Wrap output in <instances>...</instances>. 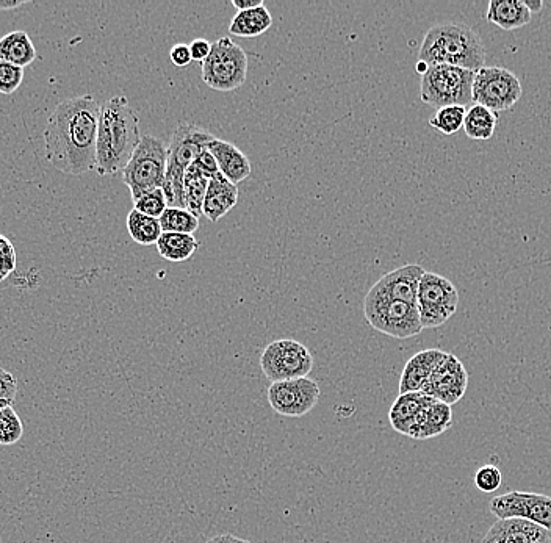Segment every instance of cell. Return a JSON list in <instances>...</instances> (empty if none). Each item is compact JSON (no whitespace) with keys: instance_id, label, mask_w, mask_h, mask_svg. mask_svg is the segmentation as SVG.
Instances as JSON below:
<instances>
[{"instance_id":"cell-1","label":"cell","mask_w":551,"mask_h":543,"mask_svg":"<svg viewBox=\"0 0 551 543\" xmlns=\"http://www.w3.org/2000/svg\"><path fill=\"white\" fill-rule=\"evenodd\" d=\"M101 105L91 94L65 99L55 107L44 132L47 162L69 176L96 170Z\"/></svg>"},{"instance_id":"cell-2","label":"cell","mask_w":551,"mask_h":543,"mask_svg":"<svg viewBox=\"0 0 551 543\" xmlns=\"http://www.w3.org/2000/svg\"><path fill=\"white\" fill-rule=\"evenodd\" d=\"M140 118L126 96H113L101 108L96 171L99 176H116L126 170L141 141Z\"/></svg>"},{"instance_id":"cell-3","label":"cell","mask_w":551,"mask_h":543,"mask_svg":"<svg viewBox=\"0 0 551 543\" xmlns=\"http://www.w3.org/2000/svg\"><path fill=\"white\" fill-rule=\"evenodd\" d=\"M418 62L428 66H458L476 72L484 68L486 49L478 33L464 22H440L426 32Z\"/></svg>"},{"instance_id":"cell-4","label":"cell","mask_w":551,"mask_h":543,"mask_svg":"<svg viewBox=\"0 0 551 543\" xmlns=\"http://www.w3.org/2000/svg\"><path fill=\"white\" fill-rule=\"evenodd\" d=\"M215 135L209 130L182 123L174 130L168 144V163H166V177L163 191L170 207L185 209L184 180L188 168L198 159L202 151L209 148L215 140Z\"/></svg>"},{"instance_id":"cell-5","label":"cell","mask_w":551,"mask_h":543,"mask_svg":"<svg viewBox=\"0 0 551 543\" xmlns=\"http://www.w3.org/2000/svg\"><path fill=\"white\" fill-rule=\"evenodd\" d=\"M168 163V146L154 135L141 138L126 170L121 173L124 184L130 190L132 201H138L149 191L163 188Z\"/></svg>"},{"instance_id":"cell-6","label":"cell","mask_w":551,"mask_h":543,"mask_svg":"<svg viewBox=\"0 0 551 543\" xmlns=\"http://www.w3.org/2000/svg\"><path fill=\"white\" fill-rule=\"evenodd\" d=\"M475 71L451 65L429 66L420 82V98L429 107H450L473 102Z\"/></svg>"},{"instance_id":"cell-7","label":"cell","mask_w":551,"mask_h":543,"mask_svg":"<svg viewBox=\"0 0 551 543\" xmlns=\"http://www.w3.org/2000/svg\"><path fill=\"white\" fill-rule=\"evenodd\" d=\"M364 313L371 328L392 339H411L423 331L417 306L386 298L371 290L365 296Z\"/></svg>"},{"instance_id":"cell-8","label":"cell","mask_w":551,"mask_h":543,"mask_svg":"<svg viewBox=\"0 0 551 543\" xmlns=\"http://www.w3.org/2000/svg\"><path fill=\"white\" fill-rule=\"evenodd\" d=\"M202 80L207 87L221 93L238 90L248 77V55L232 38H220L201 65Z\"/></svg>"},{"instance_id":"cell-9","label":"cell","mask_w":551,"mask_h":543,"mask_svg":"<svg viewBox=\"0 0 551 543\" xmlns=\"http://www.w3.org/2000/svg\"><path fill=\"white\" fill-rule=\"evenodd\" d=\"M459 306V292L447 277L426 271L418 285L417 309L423 329L439 328L453 317Z\"/></svg>"},{"instance_id":"cell-10","label":"cell","mask_w":551,"mask_h":543,"mask_svg":"<svg viewBox=\"0 0 551 543\" xmlns=\"http://www.w3.org/2000/svg\"><path fill=\"white\" fill-rule=\"evenodd\" d=\"M519 77L501 66H484L476 71L473 82V102L494 113L511 110L522 98Z\"/></svg>"},{"instance_id":"cell-11","label":"cell","mask_w":551,"mask_h":543,"mask_svg":"<svg viewBox=\"0 0 551 543\" xmlns=\"http://www.w3.org/2000/svg\"><path fill=\"white\" fill-rule=\"evenodd\" d=\"M260 368L271 382L307 378L314 368V356L296 340H274L263 349Z\"/></svg>"},{"instance_id":"cell-12","label":"cell","mask_w":551,"mask_h":543,"mask_svg":"<svg viewBox=\"0 0 551 543\" xmlns=\"http://www.w3.org/2000/svg\"><path fill=\"white\" fill-rule=\"evenodd\" d=\"M320 385L310 378L271 382L268 403L279 415L299 418L309 414L320 400Z\"/></svg>"},{"instance_id":"cell-13","label":"cell","mask_w":551,"mask_h":543,"mask_svg":"<svg viewBox=\"0 0 551 543\" xmlns=\"http://www.w3.org/2000/svg\"><path fill=\"white\" fill-rule=\"evenodd\" d=\"M490 512L501 518H522L551 531V497L542 493L508 492L490 501Z\"/></svg>"},{"instance_id":"cell-14","label":"cell","mask_w":551,"mask_h":543,"mask_svg":"<svg viewBox=\"0 0 551 543\" xmlns=\"http://www.w3.org/2000/svg\"><path fill=\"white\" fill-rule=\"evenodd\" d=\"M469 387V373L454 354L447 353L434 368L422 392L434 400L453 406L464 398Z\"/></svg>"},{"instance_id":"cell-15","label":"cell","mask_w":551,"mask_h":543,"mask_svg":"<svg viewBox=\"0 0 551 543\" xmlns=\"http://www.w3.org/2000/svg\"><path fill=\"white\" fill-rule=\"evenodd\" d=\"M425 273L426 270L422 265L407 263L397 270L384 274L370 290L386 298L417 306L418 285Z\"/></svg>"},{"instance_id":"cell-16","label":"cell","mask_w":551,"mask_h":543,"mask_svg":"<svg viewBox=\"0 0 551 543\" xmlns=\"http://www.w3.org/2000/svg\"><path fill=\"white\" fill-rule=\"evenodd\" d=\"M481 543H551V531L522 518H501Z\"/></svg>"},{"instance_id":"cell-17","label":"cell","mask_w":551,"mask_h":543,"mask_svg":"<svg viewBox=\"0 0 551 543\" xmlns=\"http://www.w3.org/2000/svg\"><path fill=\"white\" fill-rule=\"evenodd\" d=\"M445 351L440 349H426L412 356L404 365L400 379V395L404 393L422 392L428 379L431 378L434 368L445 357Z\"/></svg>"},{"instance_id":"cell-18","label":"cell","mask_w":551,"mask_h":543,"mask_svg":"<svg viewBox=\"0 0 551 543\" xmlns=\"http://www.w3.org/2000/svg\"><path fill=\"white\" fill-rule=\"evenodd\" d=\"M207 149L217 160L220 173L232 184L238 185L251 176V162L235 144L215 138Z\"/></svg>"},{"instance_id":"cell-19","label":"cell","mask_w":551,"mask_h":543,"mask_svg":"<svg viewBox=\"0 0 551 543\" xmlns=\"http://www.w3.org/2000/svg\"><path fill=\"white\" fill-rule=\"evenodd\" d=\"M238 202V187L223 174H217L209 180L206 199L202 205V215L206 216L210 223H218L221 218L234 209Z\"/></svg>"},{"instance_id":"cell-20","label":"cell","mask_w":551,"mask_h":543,"mask_svg":"<svg viewBox=\"0 0 551 543\" xmlns=\"http://www.w3.org/2000/svg\"><path fill=\"white\" fill-rule=\"evenodd\" d=\"M431 400L433 398L423 392L404 393V395L398 396L390 407V425L395 431L409 437L412 428L417 423V418L420 417L422 410L428 406Z\"/></svg>"},{"instance_id":"cell-21","label":"cell","mask_w":551,"mask_h":543,"mask_svg":"<svg viewBox=\"0 0 551 543\" xmlns=\"http://www.w3.org/2000/svg\"><path fill=\"white\" fill-rule=\"evenodd\" d=\"M451 423H453L451 406L433 398L417 418V423L412 428L409 437L415 440L434 439L450 429Z\"/></svg>"},{"instance_id":"cell-22","label":"cell","mask_w":551,"mask_h":543,"mask_svg":"<svg viewBox=\"0 0 551 543\" xmlns=\"http://www.w3.org/2000/svg\"><path fill=\"white\" fill-rule=\"evenodd\" d=\"M486 18L501 30L511 32L528 26L533 13L523 0H490Z\"/></svg>"},{"instance_id":"cell-23","label":"cell","mask_w":551,"mask_h":543,"mask_svg":"<svg viewBox=\"0 0 551 543\" xmlns=\"http://www.w3.org/2000/svg\"><path fill=\"white\" fill-rule=\"evenodd\" d=\"M0 60L24 69L37 60V49L26 32L16 30L0 38Z\"/></svg>"},{"instance_id":"cell-24","label":"cell","mask_w":551,"mask_h":543,"mask_svg":"<svg viewBox=\"0 0 551 543\" xmlns=\"http://www.w3.org/2000/svg\"><path fill=\"white\" fill-rule=\"evenodd\" d=\"M273 26V16L265 4L248 11H238L232 18L229 33L242 38H257Z\"/></svg>"},{"instance_id":"cell-25","label":"cell","mask_w":551,"mask_h":543,"mask_svg":"<svg viewBox=\"0 0 551 543\" xmlns=\"http://www.w3.org/2000/svg\"><path fill=\"white\" fill-rule=\"evenodd\" d=\"M155 246H157V251L163 259L168 260V262L182 263L190 259L201 248V243L196 240L195 235L163 232Z\"/></svg>"},{"instance_id":"cell-26","label":"cell","mask_w":551,"mask_h":543,"mask_svg":"<svg viewBox=\"0 0 551 543\" xmlns=\"http://www.w3.org/2000/svg\"><path fill=\"white\" fill-rule=\"evenodd\" d=\"M497 123V113L483 107V105L475 104L467 110V115H465L464 132L472 140H490L494 137Z\"/></svg>"},{"instance_id":"cell-27","label":"cell","mask_w":551,"mask_h":543,"mask_svg":"<svg viewBox=\"0 0 551 543\" xmlns=\"http://www.w3.org/2000/svg\"><path fill=\"white\" fill-rule=\"evenodd\" d=\"M127 231L135 243L143 246L157 245L163 234L160 220L143 215L135 209L127 215Z\"/></svg>"},{"instance_id":"cell-28","label":"cell","mask_w":551,"mask_h":543,"mask_svg":"<svg viewBox=\"0 0 551 543\" xmlns=\"http://www.w3.org/2000/svg\"><path fill=\"white\" fill-rule=\"evenodd\" d=\"M209 180L210 179H207L195 165H191L190 168H188L187 174H185V209H187L191 215H195L196 218L202 216V205H204V199H206Z\"/></svg>"},{"instance_id":"cell-29","label":"cell","mask_w":551,"mask_h":543,"mask_svg":"<svg viewBox=\"0 0 551 543\" xmlns=\"http://www.w3.org/2000/svg\"><path fill=\"white\" fill-rule=\"evenodd\" d=\"M465 115L467 107L462 105L439 108L436 115L429 119V126L443 135L458 134L459 130L464 129Z\"/></svg>"},{"instance_id":"cell-30","label":"cell","mask_w":551,"mask_h":543,"mask_svg":"<svg viewBox=\"0 0 551 543\" xmlns=\"http://www.w3.org/2000/svg\"><path fill=\"white\" fill-rule=\"evenodd\" d=\"M160 224H162L163 232L195 235V232L199 229V218L191 215L187 209L168 207L162 218H160Z\"/></svg>"},{"instance_id":"cell-31","label":"cell","mask_w":551,"mask_h":543,"mask_svg":"<svg viewBox=\"0 0 551 543\" xmlns=\"http://www.w3.org/2000/svg\"><path fill=\"white\" fill-rule=\"evenodd\" d=\"M22 434L24 425L16 410L11 406L0 410V445H15L22 439Z\"/></svg>"},{"instance_id":"cell-32","label":"cell","mask_w":551,"mask_h":543,"mask_svg":"<svg viewBox=\"0 0 551 543\" xmlns=\"http://www.w3.org/2000/svg\"><path fill=\"white\" fill-rule=\"evenodd\" d=\"M170 205H168V199H166L165 191L163 188H157V190L149 191L145 196H141L138 201L134 202V209L143 215L151 216V218H157L160 220L163 213L166 212Z\"/></svg>"},{"instance_id":"cell-33","label":"cell","mask_w":551,"mask_h":543,"mask_svg":"<svg viewBox=\"0 0 551 543\" xmlns=\"http://www.w3.org/2000/svg\"><path fill=\"white\" fill-rule=\"evenodd\" d=\"M24 69L0 60V94H13L21 87Z\"/></svg>"},{"instance_id":"cell-34","label":"cell","mask_w":551,"mask_h":543,"mask_svg":"<svg viewBox=\"0 0 551 543\" xmlns=\"http://www.w3.org/2000/svg\"><path fill=\"white\" fill-rule=\"evenodd\" d=\"M503 476L495 465H484L475 473V486L479 492L492 493L500 489Z\"/></svg>"},{"instance_id":"cell-35","label":"cell","mask_w":551,"mask_h":543,"mask_svg":"<svg viewBox=\"0 0 551 543\" xmlns=\"http://www.w3.org/2000/svg\"><path fill=\"white\" fill-rule=\"evenodd\" d=\"M16 257L15 245L5 235H0V282L15 273Z\"/></svg>"},{"instance_id":"cell-36","label":"cell","mask_w":551,"mask_h":543,"mask_svg":"<svg viewBox=\"0 0 551 543\" xmlns=\"http://www.w3.org/2000/svg\"><path fill=\"white\" fill-rule=\"evenodd\" d=\"M18 393V379L10 371L0 368V401H15Z\"/></svg>"},{"instance_id":"cell-37","label":"cell","mask_w":551,"mask_h":543,"mask_svg":"<svg viewBox=\"0 0 551 543\" xmlns=\"http://www.w3.org/2000/svg\"><path fill=\"white\" fill-rule=\"evenodd\" d=\"M193 165H195L196 168H198V170L207 177V179H213V177L217 176V174H220L217 160H215V157L210 154L209 149L202 151Z\"/></svg>"},{"instance_id":"cell-38","label":"cell","mask_w":551,"mask_h":543,"mask_svg":"<svg viewBox=\"0 0 551 543\" xmlns=\"http://www.w3.org/2000/svg\"><path fill=\"white\" fill-rule=\"evenodd\" d=\"M170 58L176 68H185L193 62L188 44H176L171 47Z\"/></svg>"},{"instance_id":"cell-39","label":"cell","mask_w":551,"mask_h":543,"mask_svg":"<svg viewBox=\"0 0 551 543\" xmlns=\"http://www.w3.org/2000/svg\"><path fill=\"white\" fill-rule=\"evenodd\" d=\"M190 46L191 58L193 62L204 63L212 52V43L204 40V38H198V40L191 41Z\"/></svg>"},{"instance_id":"cell-40","label":"cell","mask_w":551,"mask_h":543,"mask_svg":"<svg viewBox=\"0 0 551 543\" xmlns=\"http://www.w3.org/2000/svg\"><path fill=\"white\" fill-rule=\"evenodd\" d=\"M204 543H254L251 540L242 539V537L234 536V534H220V536L212 537Z\"/></svg>"},{"instance_id":"cell-41","label":"cell","mask_w":551,"mask_h":543,"mask_svg":"<svg viewBox=\"0 0 551 543\" xmlns=\"http://www.w3.org/2000/svg\"><path fill=\"white\" fill-rule=\"evenodd\" d=\"M260 5H263V0H232V7L237 8L238 11L253 10Z\"/></svg>"},{"instance_id":"cell-42","label":"cell","mask_w":551,"mask_h":543,"mask_svg":"<svg viewBox=\"0 0 551 543\" xmlns=\"http://www.w3.org/2000/svg\"><path fill=\"white\" fill-rule=\"evenodd\" d=\"M27 0H18V2H11V0H0V11L18 10L22 5H26Z\"/></svg>"},{"instance_id":"cell-43","label":"cell","mask_w":551,"mask_h":543,"mask_svg":"<svg viewBox=\"0 0 551 543\" xmlns=\"http://www.w3.org/2000/svg\"><path fill=\"white\" fill-rule=\"evenodd\" d=\"M525 2L526 8L531 11V13H539L544 7V2L542 0H523Z\"/></svg>"},{"instance_id":"cell-44","label":"cell","mask_w":551,"mask_h":543,"mask_svg":"<svg viewBox=\"0 0 551 543\" xmlns=\"http://www.w3.org/2000/svg\"><path fill=\"white\" fill-rule=\"evenodd\" d=\"M11 401H0V410L4 409V407L11 406Z\"/></svg>"}]
</instances>
